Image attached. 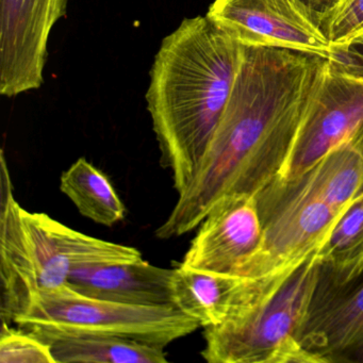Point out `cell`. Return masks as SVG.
Returning <instances> with one entry per match:
<instances>
[{
  "label": "cell",
  "instance_id": "1",
  "mask_svg": "<svg viewBox=\"0 0 363 363\" xmlns=\"http://www.w3.org/2000/svg\"><path fill=\"white\" fill-rule=\"evenodd\" d=\"M326 65L315 55L244 46L224 113L194 177L156 237H182L223 199L255 196L279 177Z\"/></svg>",
  "mask_w": 363,
  "mask_h": 363
},
{
  "label": "cell",
  "instance_id": "2",
  "mask_svg": "<svg viewBox=\"0 0 363 363\" xmlns=\"http://www.w3.org/2000/svg\"><path fill=\"white\" fill-rule=\"evenodd\" d=\"M244 46L207 16L186 18L155 57L146 93L161 165L182 193L230 99Z\"/></svg>",
  "mask_w": 363,
  "mask_h": 363
},
{
  "label": "cell",
  "instance_id": "3",
  "mask_svg": "<svg viewBox=\"0 0 363 363\" xmlns=\"http://www.w3.org/2000/svg\"><path fill=\"white\" fill-rule=\"evenodd\" d=\"M315 254L252 309L206 327L201 357L210 363H318L298 342L318 281Z\"/></svg>",
  "mask_w": 363,
  "mask_h": 363
},
{
  "label": "cell",
  "instance_id": "4",
  "mask_svg": "<svg viewBox=\"0 0 363 363\" xmlns=\"http://www.w3.org/2000/svg\"><path fill=\"white\" fill-rule=\"evenodd\" d=\"M12 323L45 341L63 335H110L163 348L201 327L174 305H127L82 294L67 284L37 295Z\"/></svg>",
  "mask_w": 363,
  "mask_h": 363
},
{
  "label": "cell",
  "instance_id": "5",
  "mask_svg": "<svg viewBox=\"0 0 363 363\" xmlns=\"http://www.w3.org/2000/svg\"><path fill=\"white\" fill-rule=\"evenodd\" d=\"M255 197L262 239L256 252L238 267L237 275L291 273L320 250L344 212L327 205L303 175L276 178Z\"/></svg>",
  "mask_w": 363,
  "mask_h": 363
},
{
  "label": "cell",
  "instance_id": "6",
  "mask_svg": "<svg viewBox=\"0 0 363 363\" xmlns=\"http://www.w3.org/2000/svg\"><path fill=\"white\" fill-rule=\"evenodd\" d=\"M45 213L16 201L5 154H1L0 280L1 320L11 324L37 295L67 284L72 269L46 226Z\"/></svg>",
  "mask_w": 363,
  "mask_h": 363
},
{
  "label": "cell",
  "instance_id": "7",
  "mask_svg": "<svg viewBox=\"0 0 363 363\" xmlns=\"http://www.w3.org/2000/svg\"><path fill=\"white\" fill-rule=\"evenodd\" d=\"M207 16L241 45L328 58L330 43L307 0H214Z\"/></svg>",
  "mask_w": 363,
  "mask_h": 363
},
{
  "label": "cell",
  "instance_id": "8",
  "mask_svg": "<svg viewBox=\"0 0 363 363\" xmlns=\"http://www.w3.org/2000/svg\"><path fill=\"white\" fill-rule=\"evenodd\" d=\"M67 0H0V93L13 97L39 89L52 27Z\"/></svg>",
  "mask_w": 363,
  "mask_h": 363
},
{
  "label": "cell",
  "instance_id": "9",
  "mask_svg": "<svg viewBox=\"0 0 363 363\" xmlns=\"http://www.w3.org/2000/svg\"><path fill=\"white\" fill-rule=\"evenodd\" d=\"M362 123L363 82L333 73L326 65L279 177L303 175Z\"/></svg>",
  "mask_w": 363,
  "mask_h": 363
},
{
  "label": "cell",
  "instance_id": "10",
  "mask_svg": "<svg viewBox=\"0 0 363 363\" xmlns=\"http://www.w3.org/2000/svg\"><path fill=\"white\" fill-rule=\"evenodd\" d=\"M262 239L256 197L235 195L214 206L199 224L182 267L235 274L256 252Z\"/></svg>",
  "mask_w": 363,
  "mask_h": 363
},
{
  "label": "cell",
  "instance_id": "11",
  "mask_svg": "<svg viewBox=\"0 0 363 363\" xmlns=\"http://www.w3.org/2000/svg\"><path fill=\"white\" fill-rule=\"evenodd\" d=\"M291 273L250 277L179 265L174 269L173 303L203 328L220 326L258 305Z\"/></svg>",
  "mask_w": 363,
  "mask_h": 363
},
{
  "label": "cell",
  "instance_id": "12",
  "mask_svg": "<svg viewBox=\"0 0 363 363\" xmlns=\"http://www.w3.org/2000/svg\"><path fill=\"white\" fill-rule=\"evenodd\" d=\"M298 342L318 363L352 362L363 350V276L339 288L315 286Z\"/></svg>",
  "mask_w": 363,
  "mask_h": 363
},
{
  "label": "cell",
  "instance_id": "13",
  "mask_svg": "<svg viewBox=\"0 0 363 363\" xmlns=\"http://www.w3.org/2000/svg\"><path fill=\"white\" fill-rule=\"evenodd\" d=\"M174 269L155 267L143 259L118 264L75 267L67 284L96 298L135 306L173 303Z\"/></svg>",
  "mask_w": 363,
  "mask_h": 363
},
{
  "label": "cell",
  "instance_id": "14",
  "mask_svg": "<svg viewBox=\"0 0 363 363\" xmlns=\"http://www.w3.org/2000/svg\"><path fill=\"white\" fill-rule=\"evenodd\" d=\"M315 257L318 288H339L362 277L363 192L337 218Z\"/></svg>",
  "mask_w": 363,
  "mask_h": 363
},
{
  "label": "cell",
  "instance_id": "15",
  "mask_svg": "<svg viewBox=\"0 0 363 363\" xmlns=\"http://www.w3.org/2000/svg\"><path fill=\"white\" fill-rule=\"evenodd\" d=\"M56 363H165L161 346L110 335H63L48 340Z\"/></svg>",
  "mask_w": 363,
  "mask_h": 363
},
{
  "label": "cell",
  "instance_id": "16",
  "mask_svg": "<svg viewBox=\"0 0 363 363\" xmlns=\"http://www.w3.org/2000/svg\"><path fill=\"white\" fill-rule=\"evenodd\" d=\"M60 190L89 220L112 227L124 220L126 206L105 173L78 159L60 178Z\"/></svg>",
  "mask_w": 363,
  "mask_h": 363
},
{
  "label": "cell",
  "instance_id": "17",
  "mask_svg": "<svg viewBox=\"0 0 363 363\" xmlns=\"http://www.w3.org/2000/svg\"><path fill=\"white\" fill-rule=\"evenodd\" d=\"M303 176L327 205L337 211H345L363 192V154L347 139Z\"/></svg>",
  "mask_w": 363,
  "mask_h": 363
},
{
  "label": "cell",
  "instance_id": "18",
  "mask_svg": "<svg viewBox=\"0 0 363 363\" xmlns=\"http://www.w3.org/2000/svg\"><path fill=\"white\" fill-rule=\"evenodd\" d=\"M46 226L71 269L90 265L118 264L135 262L143 259L133 246L112 243L74 230L46 214Z\"/></svg>",
  "mask_w": 363,
  "mask_h": 363
},
{
  "label": "cell",
  "instance_id": "19",
  "mask_svg": "<svg viewBox=\"0 0 363 363\" xmlns=\"http://www.w3.org/2000/svg\"><path fill=\"white\" fill-rule=\"evenodd\" d=\"M315 10L329 43H346L363 35V0H328Z\"/></svg>",
  "mask_w": 363,
  "mask_h": 363
},
{
  "label": "cell",
  "instance_id": "20",
  "mask_svg": "<svg viewBox=\"0 0 363 363\" xmlns=\"http://www.w3.org/2000/svg\"><path fill=\"white\" fill-rule=\"evenodd\" d=\"M0 362L56 363L52 346L35 333L24 328H12L10 323H1Z\"/></svg>",
  "mask_w": 363,
  "mask_h": 363
},
{
  "label": "cell",
  "instance_id": "21",
  "mask_svg": "<svg viewBox=\"0 0 363 363\" xmlns=\"http://www.w3.org/2000/svg\"><path fill=\"white\" fill-rule=\"evenodd\" d=\"M329 71L363 82V35L342 44H330Z\"/></svg>",
  "mask_w": 363,
  "mask_h": 363
},
{
  "label": "cell",
  "instance_id": "22",
  "mask_svg": "<svg viewBox=\"0 0 363 363\" xmlns=\"http://www.w3.org/2000/svg\"><path fill=\"white\" fill-rule=\"evenodd\" d=\"M350 139L354 142V145H356L363 154V123L358 127V129L352 133Z\"/></svg>",
  "mask_w": 363,
  "mask_h": 363
}]
</instances>
